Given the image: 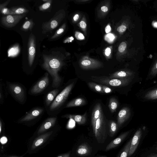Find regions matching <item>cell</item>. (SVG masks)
Returning <instances> with one entry per match:
<instances>
[{
	"label": "cell",
	"mask_w": 157,
	"mask_h": 157,
	"mask_svg": "<svg viewBox=\"0 0 157 157\" xmlns=\"http://www.w3.org/2000/svg\"><path fill=\"white\" fill-rule=\"evenodd\" d=\"M61 63L56 58H53L46 59L43 64L44 68L51 75L52 79V87H59L62 79L59 76V71L61 67Z\"/></svg>",
	"instance_id": "1"
},
{
	"label": "cell",
	"mask_w": 157,
	"mask_h": 157,
	"mask_svg": "<svg viewBox=\"0 0 157 157\" xmlns=\"http://www.w3.org/2000/svg\"><path fill=\"white\" fill-rule=\"evenodd\" d=\"M90 79L100 84L114 87H122L128 85L132 81V78L110 79L106 76H91Z\"/></svg>",
	"instance_id": "2"
},
{
	"label": "cell",
	"mask_w": 157,
	"mask_h": 157,
	"mask_svg": "<svg viewBox=\"0 0 157 157\" xmlns=\"http://www.w3.org/2000/svg\"><path fill=\"white\" fill-rule=\"evenodd\" d=\"M105 117L103 112L97 120L94 132L95 136L98 143H104L107 137Z\"/></svg>",
	"instance_id": "3"
},
{
	"label": "cell",
	"mask_w": 157,
	"mask_h": 157,
	"mask_svg": "<svg viewBox=\"0 0 157 157\" xmlns=\"http://www.w3.org/2000/svg\"><path fill=\"white\" fill-rule=\"evenodd\" d=\"M74 85L72 82L66 86L56 97L50 106L51 111L54 110L60 107L67 98Z\"/></svg>",
	"instance_id": "4"
},
{
	"label": "cell",
	"mask_w": 157,
	"mask_h": 157,
	"mask_svg": "<svg viewBox=\"0 0 157 157\" xmlns=\"http://www.w3.org/2000/svg\"><path fill=\"white\" fill-rule=\"evenodd\" d=\"M49 83L48 74L46 73L44 76L31 88L30 90L31 93L36 94L41 93L48 86Z\"/></svg>",
	"instance_id": "5"
},
{
	"label": "cell",
	"mask_w": 157,
	"mask_h": 157,
	"mask_svg": "<svg viewBox=\"0 0 157 157\" xmlns=\"http://www.w3.org/2000/svg\"><path fill=\"white\" fill-rule=\"evenodd\" d=\"M25 14L8 15L2 17L1 23L4 26L11 28L15 25Z\"/></svg>",
	"instance_id": "6"
},
{
	"label": "cell",
	"mask_w": 157,
	"mask_h": 157,
	"mask_svg": "<svg viewBox=\"0 0 157 157\" xmlns=\"http://www.w3.org/2000/svg\"><path fill=\"white\" fill-rule=\"evenodd\" d=\"M9 88L13 96L19 101L22 102L25 98V91L20 85L15 83H11L9 85Z\"/></svg>",
	"instance_id": "7"
},
{
	"label": "cell",
	"mask_w": 157,
	"mask_h": 157,
	"mask_svg": "<svg viewBox=\"0 0 157 157\" xmlns=\"http://www.w3.org/2000/svg\"><path fill=\"white\" fill-rule=\"evenodd\" d=\"M142 135L140 128L137 130L132 138L128 156L132 155L136 151L139 144Z\"/></svg>",
	"instance_id": "8"
},
{
	"label": "cell",
	"mask_w": 157,
	"mask_h": 157,
	"mask_svg": "<svg viewBox=\"0 0 157 157\" xmlns=\"http://www.w3.org/2000/svg\"><path fill=\"white\" fill-rule=\"evenodd\" d=\"M131 111L128 107H124L119 111L118 116L117 124L118 126L120 127L130 117Z\"/></svg>",
	"instance_id": "9"
},
{
	"label": "cell",
	"mask_w": 157,
	"mask_h": 157,
	"mask_svg": "<svg viewBox=\"0 0 157 157\" xmlns=\"http://www.w3.org/2000/svg\"><path fill=\"white\" fill-rule=\"evenodd\" d=\"M102 112L101 105L99 103H98L94 106L91 115V123L94 133L96 121Z\"/></svg>",
	"instance_id": "10"
},
{
	"label": "cell",
	"mask_w": 157,
	"mask_h": 157,
	"mask_svg": "<svg viewBox=\"0 0 157 157\" xmlns=\"http://www.w3.org/2000/svg\"><path fill=\"white\" fill-rule=\"evenodd\" d=\"M53 131L47 132L36 138L33 142L31 149L33 150L43 144L52 135Z\"/></svg>",
	"instance_id": "11"
},
{
	"label": "cell",
	"mask_w": 157,
	"mask_h": 157,
	"mask_svg": "<svg viewBox=\"0 0 157 157\" xmlns=\"http://www.w3.org/2000/svg\"><path fill=\"white\" fill-rule=\"evenodd\" d=\"M129 133V131L125 132L112 141L106 146L105 150L108 151L117 146L127 136Z\"/></svg>",
	"instance_id": "12"
},
{
	"label": "cell",
	"mask_w": 157,
	"mask_h": 157,
	"mask_svg": "<svg viewBox=\"0 0 157 157\" xmlns=\"http://www.w3.org/2000/svg\"><path fill=\"white\" fill-rule=\"evenodd\" d=\"M57 118L56 117H52L46 120L38 129L37 133L39 134L48 130L55 124Z\"/></svg>",
	"instance_id": "13"
},
{
	"label": "cell",
	"mask_w": 157,
	"mask_h": 157,
	"mask_svg": "<svg viewBox=\"0 0 157 157\" xmlns=\"http://www.w3.org/2000/svg\"><path fill=\"white\" fill-rule=\"evenodd\" d=\"M43 112V109L41 108L32 109L22 117L20 121L23 122L32 120L40 116Z\"/></svg>",
	"instance_id": "14"
},
{
	"label": "cell",
	"mask_w": 157,
	"mask_h": 157,
	"mask_svg": "<svg viewBox=\"0 0 157 157\" xmlns=\"http://www.w3.org/2000/svg\"><path fill=\"white\" fill-rule=\"evenodd\" d=\"M134 73L128 71H119L111 74L108 77L110 79L124 78H132Z\"/></svg>",
	"instance_id": "15"
},
{
	"label": "cell",
	"mask_w": 157,
	"mask_h": 157,
	"mask_svg": "<svg viewBox=\"0 0 157 157\" xmlns=\"http://www.w3.org/2000/svg\"><path fill=\"white\" fill-rule=\"evenodd\" d=\"M62 117L73 119L79 124H83L86 121L87 113L82 115L67 114L62 116Z\"/></svg>",
	"instance_id": "16"
},
{
	"label": "cell",
	"mask_w": 157,
	"mask_h": 157,
	"mask_svg": "<svg viewBox=\"0 0 157 157\" xmlns=\"http://www.w3.org/2000/svg\"><path fill=\"white\" fill-rule=\"evenodd\" d=\"M29 42V64L31 66L33 63L35 53L34 40L33 36L31 37Z\"/></svg>",
	"instance_id": "17"
},
{
	"label": "cell",
	"mask_w": 157,
	"mask_h": 157,
	"mask_svg": "<svg viewBox=\"0 0 157 157\" xmlns=\"http://www.w3.org/2000/svg\"><path fill=\"white\" fill-rule=\"evenodd\" d=\"M91 149L86 143H83L79 146L76 150V153L80 156H86L91 152Z\"/></svg>",
	"instance_id": "18"
},
{
	"label": "cell",
	"mask_w": 157,
	"mask_h": 157,
	"mask_svg": "<svg viewBox=\"0 0 157 157\" xmlns=\"http://www.w3.org/2000/svg\"><path fill=\"white\" fill-rule=\"evenodd\" d=\"M85 100L82 98H76L69 102L67 104L66 107L69 108L74 107L81 106L86 104Z\"/></svg>",
	"instance_id": "19"
},
{
	"label": "cell",
	"mask_w": 157,
	"mask_h": 157,
	"mask_svg": "<svg viewBox=\"0 0 157 157\" xmlns=\"http://www.w3.org/2000/svg\"><path fill=\"white\" fill-rule=\"evenodd\" d=\"M58 89H54L49 92L45 98L46 105L48 106L53 102L59 92Z\"/></svg>",
	"instance_id": "20"
},
{
	"label": "cell",
	"mask_w": 157,
	"mask_h": 157,
	"mask_svg": "<svg viewBox=\"0 0 157 157\" xmlns=\"http://www.w3.org/2000/svg\"><path fill=\"white\" fill-rule=\"evenodd\" d=\"M118 105V102L115 98L112 97L110 99L108 107L111 113H113L116 111Z\"/></svg>",
	"instance_id": "21"
},
{
	"label": "cell",
	"mask_w": 157,
	"mask_h": 157,
	"mask_svg": "<svg viewBox=\"0 0 157 157\" xmlns=\"http://www.w3.org/2000/svg\"><path fill=\"white\" fill-rule=\"evenodd\" d=\"M132 139L127 143L117 157H127L128 156Z\"/></svg>",
	"instance_id": "22"
},
{
	"label": "cell",
	"mask_w": 157,
	"mask_h": 157,
	"mask_svg": "<svg viewBox=\"0 0 157 157\" xmlns=\"http://www.w3.org/2000/svg\"><path fill=\"white\" fill-rule=\"evenodd\" d=\"M109 131L111 136L114 135L117 130L118 124L113 121H110L109 123Z\"/></svg>",
	"instance_id": "23"
},
{
	"label": "cell",
	"mask_w": 157,
	"mask_h": 157,
	"mask_svg": "<svg viewBox=\"0 0 157 157\" xmlns=\"http://www.w3.org/2000/svg\"><path fill=\"white\" fill-rule=\"evenodd\" d=\"M89 87L96 92L101 93H104L100 84H98L93 82H89L87 83Z\"/></svg>",
	"instance_id": "24"
},
{
	"label": "cell",
	"mask_w": 157,
	"mask_h": 157,
	"mask_svg": "<svg viewBox=\"0 0 157 157\" xmlns=\"http://www.w3.org/2000/svg\"><path fill=\"white\" fill-rule=\"evenodd\" d=\"M144 98L148 100L157 99V89L147 92L145 95Z\"/></svg>",
	"instance_id": "25"
},
{
	"label": "cell",
	"mask_w": 157,
	"mask_h": 157,
	"mask_svg": "<svg viewBox=\"0 0 157 157\" xmlns=\"http://www.w3.org/2000/svg\"><path fill=\"white\" fill-rule=\"evenodd\" d=\"M27 10L24 8L22 7H20L14 10H13L11 12L10 14H21L25 12H26Z\"/></svg>",
	"instance_id": "26"
},
{
	"label": "cell",
	"mask_w": 157,
	"mask_h": 157,
	"mask_svg": "<svg viewBox=\"0 0 157 157\" xmlns=\"http://www.w3.org/2000/svg\"><path fill=\"white\" fill-rule=\"evenodd\" d=\"M157 74V59L153 65L150 71V75L152 77L155 76Z\"/></svg>",
	"instance_id": "27"
},
{
	"label": "cell",
	"mask_w": 157,
	"mask_h": 157,
	"mask_svg": "<svg viewBox=\"0 0 157 157\" xmlns=\"http://www.w3.org/2000/svg\"><path fill=\"white\" fill-rule=\"evenodd\" d=\"M127 47V44L125 42H121L119 45L118 50L120 52H123L124 51Z\"/></svg>",
	"instance_id": "28"
},
{
	"label": "cell",
	"mask_w": 157,
	"mask_h": 157,
	"mask_svg": "<svg viewBox=\"0 0 157 157\" xmlns=\"http://www.w3.org/2000/svg\"><path fill=\"white\" fill-rule=\"evenodd\" d=\"M100 85L104 93L107 94L112 92V90L110 88L105 85L101 84Z\"/></svg>",
	"instance_id": "29"
},
{
	"label": "cell",
	"mask_w": 157,
	"mask_h": 157,
	"mask_svg": "<svg viewBox=\"0 0 157 157\" xmlns=\"http://www.w3.org/2000/svg\"><path fill=\"white\" fill-rule=\"evenodd\" d=\"M91 64V61L88 60H84L81 62L82 66L84 67H90Z\"/></svg>",
	"instance_id": "30"
},
{
	"label": "cell",
	"mask_w": 157,
	"mask_h": 157,
	"mask_svg": "<svg viewBox=\"0 0 157 157\" xmlns=\"http://www.w3.org/2000/svg\"><path fill=\"white\" fill-rule=\"evenodd\" d=\"M51 5L50 2H46L43 4L40 8L41 10H45L49 8Z\"/></svg>",
	"instance_id": "31"
},
{
	"label": "cell",
	"mask_w": 157,
	"mask_h": 157,
	"mask_svg": "<svg viewBox=\"0 0 157 157\" xmlns=\"http://www.w3.org/2000/svg\"><path fill=\"white\" fill-rule=\"evenodd\" d=\"M126 26L125 25H123L118 27L117 30L119 32L122 33L124 32L126 30Z\"/></svg>",
	"instance_id": "32"
},
{
	"label": "cell",
	"mask_w": 157,
	"mask_h": 157,
	"mask_svg": "<svg viewBox=\"0 0 157 157\" xmlns=\"http://www.w3.org/2000/svg\"><path fill=\"white\" fill-rule=\"evenodd\" d=\"M58 25V22L56 20H53L50 22V27L52 29L56 28Z\"/></svg>",
	"instance_id": "33"
},
{
	"label": "cell",
	"mask_w": 157,
	"mask_h": 157,
	"mask_svg": "<svg viewBox=\"0 0 157 157\" xmlns=\"http://www.w3.org/2000/svg\"><path fill=\"white\" fill-rule=\"evenodd\" d=\"M30 24V21H26L23 25V28L25 29H27L29 28Z\"/></svg>",
	"instance_id": "34"
},
{
	"label": "cell",
	"mask_w": 157,
	"mask_h": 157,
	"mask_svg": "<svg viewBox=\"0 0 157 157\" xmlns=\"http://www.w3.org/2000/svg\"><path fill=\"white\" fill-rule=\"evenodd\" d=\"M0 141L2 144H5L7 142V139L6 137L3 136L1 138Z\"/></svg>",
	"instance_id": "35"
},
{
	"label": "cell",
	"mask_w": 157,
	"mask_h": 157,
	"mask_svg": "<svg viewBox=\"0 0 157 157\" xmlns=\"http://www.w3.org/2000/svg\"><path fill=\"white\" fill-rule=\"evenodd\" d=\"M111 53V49L109 48L108 47L105 50V54L107 56H109Z\"/></svg>",
	"instance_id": "36"
},
{
	"label": "cell",
	"mask_w": 157,
	"mask_h": 157,
	"mask_svg": "<svg viewBox=\"0 0 157 157\" xmlns=\"http://www.w3.org/2000/svg\"><path fill=\"white\" fill-rule=\"evenodd\" d=\"M79 24L80 27L82 29H85L86 27V25L83 21H81L79 23Z\"/></svg>",
	"instance_id": "37"
},
{
	"label": "cell",
	"mask_w": 157,
	"mask_h": 157,
	"mask_svg": "<svg viewBox=\"0 0 157 157\" xmlns=\"http://www.w3.org/2000/svg\"><path fill=\"white\" fill-rule=\"evenodd\" d=\"M64 31V29L63 28H60L56 32V33L55 34L54 36V37L56 36V35H58L62 33Z\"/></svg>",
	"instance_id": "38"
},
{
	"label": "cell",
	"mask_w": 157,
	"mask_h": 157,
	"mask_svg": "<svg viewBox=\"0 0 157 157\" xmlns=\"http://www.w3.org/2000/svg\"><path fill=\"white\" fill-rule=\"evenodd\" d=\"M57 157H70L69 153H66L60 155Z\"/></svg>",
	"instance_id": "39"
},
{
	"label": "cell",
	"mask_w": 157,
	"mask_h": 157,
	"mask_svg": "<svg viewBox=\"0 0 157 157\" xmlns=\"http://www.w3.org/2000/svg\"><path fill=\"white\" fill-rule=\"evenodd\" d=\"M101 10L103 12H106L108 10V8L105 6H103L101 7Z\"/></svg>",
	"instance_id": "40"
},
{
	"label": "cell",
	"mask_w": 157,
	"mask_h": 157,
	"mask_svg": "<svg viewBox=\"0 0 157 157\" xmlns=\"http://www.w3.org/2000/svg\"><path fill=\"white\" fill-rule=\"evenodd\" d=\"M111 30V28L109 25H107L105 28V31L106 33H108Z\"/></svg>",
	"instance_id": "41"
},
{
	"label": "cell",
	"mask_w": 157,
	"mask_h": 157,
	"mask_svg": "<svg viewBox=\"0 0 157 157\" xmlns=\"http://www.w3.org/2000/svg\"><path fill=\"white\" fill-rule=\"evenodd\" d=\"M152 25L154 28H157V21H153L152 23Z\"/></svg>",
	"instance_id": "42"
},
{
	"label": "cell",
	"mask_w": 157,
	"mask_h": 157,
	"mask_svg": "<svg viewBox=\"0 0 157 157\" xmlns=\"http://www.w3.org/2000/svg\"><path fill=\"white\" fill-rule=\"evenodd\" d=\"M147 157H157V154L152 153L149 155Z\"/></svg>",
	"instance_id": "43"
},
{
	"label": "cell",
	"mask_w": 157,
	"mask_h": 157,
	"mask_svg": "<svg viewBox=\"0 0 157 157\" xmlns=\"http://www.w3.org/2000/svg\"><path fill=\"white\" fill-rule=\"evenodd\" d=\"M78 18H79V15L78 14H77L75 15L74 16V17H73V19H74V20L75 21H76L78 20Z\"/></svg>",
	"instance_id": "44"
},
{
	"label": "cell",
	"mask_w": 157,
	"mask_h": 157,
	"mask_svg": "<svg viewBox=\"0 0 157 157\" xmlns=\"http://www.w3.org/2000/svg\"><path fill=\"white\" fill-rule=\"evenodd\" d=\"M78 37L81 39H83L84 38V36L81 33H80L78 35Z\"/></svg>",
	"instance_id": "45"
},
{
	"label": "cell",
	"mask_w": 157,
	"mask_h": 157,
	"mask_svg": "<svg viewBox=\"0 0 157 157\" xmlns=\"http://www.w3.org/2000/svg\"><path fill=\"white\" fill-rule=\"evenodd\" d=\"M108 36L110 38V40H113L114 38V36L113 35L111 34H109Z\"/></svg>",
	"instance_id": "46"
},
{
	"label": "cell",
	"mask_w": 157,
	"mask_h": 157,
	"mask_svg": "<svg viewBox=\"0 0 157 157\" xmlns=\"http://www.w3.org/2000/svg\"><path fill=\"white\" fill-rule=\"evenodd\" d=\"M2 123L1 121H0V133H1L2 130Z\"/></svg>",
	"instance_id": "47"
},
{
	"label": "cell",
	"mask_w": 157,
	"mask_h": 157,
	"mask_svg": "<svg viewBox=\"0 0 157 157\" xmlns=\"http://www.w3.org/2000/svg\"><path fill=\"white\" fill-rule=\"evenodd\" d=\"M8 157H22V156L18 157V156H9Z\"/></svg>",
	"instance_id": "48"
},
{
	"label": "cell",
	"mask_w": 157,
	"mask_h": 157,
	"mask_svg": "<svg viewBox=\"0 0 157 157\" xmlns=\"http://www.w3.org/2000/svg\"><path fill=\"white\" fill-rule=\"evenodd\" d=\"M107 157L105 156H100V157Z\"/></svg>",
	"instance_id": "49"
},
{
	"label": "cell",
	"mask_w": 157,
	"mask_h": 157,
	"mask_svg": "<svg viewBox=\"0 0 157 157\" xmlns=\"http://www.w3.org/2000/svg\"><path fill=\"white\" fill-rule=\"evenodd\" d=\"M156 149L157 150V147L156 148Z\"/></svg>",
	"instance_id": "50"
}]
</instances>
